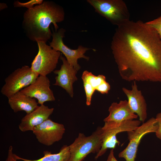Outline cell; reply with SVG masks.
I'll return each instance as SVG.
<instances>
[{
    "instance_id": "6da1fadb",
    "label": "cell",
    "mask_w": 161,
    "mask_h": 161,
    "mask_svg": "<svg viewBox=\"0 0 161 161\" xmlns=\"http://www.w3.org/2000/svg\"><path fill=\"white\" fill-rule=\"evenodd\" d=\"M111 47L123 80L161 82V39L146 22L129 20L117 27Z\"/></svg>"
},
{
    "instance_id": "7a4b0ae2",
    "label": "cell",
    "mask_w": 161,
    "mask_h": 161,
    "mask_svg": "<svg viewBox=\"0 0 161 161\" xmlns=\"http://www.w3.org/2000/svg\"><path fill=\"white\" fill-rule=\"evenodd\" d=\"M64 18L62 7L52 1H44L25 12L22 27L30 40L46 43L52 37L50 24H53L56 31L59 29L57 23L63 21Z\"/></svg>"
},
{
    "instance_id": "3957f363",
    "label": "cell",
    "mask_w": 161,
    "mask_h": 161,
    "mask_svg": "<svg viewBox=\"0 0 161 161\" xmlns=\"http://www.w3.org/2000/svg\"><path fill=\"white\" fill-rule=\"evenodd\" d=\"M95 11L118 27L130 20L126 4L122 0H87Z\"/></svg>"
},
{
    "instance_id": "277c9868",
    "label": "cell",
    "mask_w": 161,
    "mask_h": 161,
    "mask_svg": "<svg viewBox=\"0 0 161 161\" xmlns=\"http://www.w3.org/2000/svg\"><path fill=\"white\" fill-rule=\"evenodd\" d=\"M103 143L102 127H99L90 136L79 133L74 142L69 146L70 161H83L91 153H97Z\"/></svg>"
},
{
    "instance_id": "5b68a950",
    "label": "cell",
    "mask_w": 161,
    "mask_h": 161,
    "mask_svg": "<svg viewBox=\"0 0 161 161\" xmlns=\"http://www.w3.org/2000/svg\"><path fill=\"white\" fill-rule=\"evenodd\" d=\"M139 120H130L120 122H105L102 127L103 143L102 147L95 157V160L103 155L109 148L114 149L120 142L117 138V135L123 132H128L135 129L140 126Z\"/></svg>"
},
{
    "instance_id": "8992f818",
    "label": "cell",
    "mask_w": 161,
    "mask_h": 161,
    "mask_svg": "<svg viewBox=\"0 0 161 161\" xmlns=\"http://www.w3.org/2000/svg\"><path fill=\"white\" fill-rule=\"evenodd\" d=\"M38 53L31 63L32 70L39 75L47 76L56 67L61 53L43 41L36 42Z\"/></svg>"
},
{
    "instance_id": "52a82bcc",
    "label": "cell",
    "mask_w": 161,
    "mask_h": 161,
    "mask_svg": "<svg viewBox=\"0 0 161 161\" xmlns=\"http://www.w3.org/2000/svg\"><path fill=\"white\" fill-rule=\"evenodd\" d=\"M38 76L30 67L27 65L22 66L5 78L1 92L8 98L32 83Z\"/></svg>"
},
{
    "instance_id": "ba28073f",
    "label": "cell",
    "mask_w": 161,
    "mask_h": 161,
    "mask_svg": "<svg viewBox=\"0 0 161 161\" xmlns=\"http://www.w3.org/2000/svg\"><path fill=\"white\" fill-rule=\"evenodd\" d=\"M158 128L155 118L152 117L137 127L127 132L129 143L127 147L118 154L119 158L126 161H135L139 145L142 138L146 134L155 133Z\"/></svg>"
},
{
    "instance_id": "9c48e42d",
    "label": "cell",
    "mask_w": 161,
    "mask_h": 161,
    "mask_svg": "<svg viewBox=\"0 0 161 161\" xmlns=\"http://www.w3.org/2000/svg\"><path fill=\"white\" fill-rule=\"evenodd\" d=\"M52 31V39L49 42V45L55 50L63 54L70 65L78 71L79 70L81 67L78 63V59L83 58L89 61V57L84 54L91 49L81 45H79L76 49H70L65 45L63 41L66 32L65 29L61 28L56 31L53 30Z\"/></svg>"
},
{
    "instance_id": "30bf717a",
    "label": "cell",
    "mask_w": 161,
    "mask_h": 161,
    "mask_svg": "<svg viewBox=\"0 0 161 161\" xmlns=\"http://www.w3.org/2000/svg\"><path fill=\"white\" fill-rule=\"evenodd\" d=\"M64 125L49 119L35 127L32 131L40 143L50 146L60 140L65 132Z\"/></svg>"
},
{
    "instance_id": "8fae6325",
    "label": "cell",
    "mask_w": 161,
    "mask_h": 161,
    "mask_svg": "<svg viewBox=\"0 0 161 161\" xmlns=\"http://www.w3.org/2000/svg\"><path fill=\"white\" fill-rule=\"evenodd\" d=\"M50 83L47 76L39 75L33 83L20 91L36 99L38 104L43 105L45 102L55 100L53 91L50 88Z\"/></svg>"
},
{
    "instance_id": "7c38bea8",
    "label": "cell",
    "mask_w": 161,
    "mask_h": 161,
    "mask_svg": "<svg viewBox=\"0 0 161 161\" xmlns=\"http://www.w3.org/2000/svg\"><path fill=\"white\" fill-rule=\"evenodd\" d=\"M86 97V104L91 103L92 95L95 91L103 94H107L110 86L106 80L105 76L102 75L96 76L87 70L83 72L82 77Z\"/></svg>"
},
{
    "instance_id": "4fadbf2b",
    "label": "cell",
    "mask_w": 161,
    "mask_h": 161,
    "mask_svg": "<svg viewBox=\"0 0 161 161\" xmlns=\"http://www.w3.org/2000/svg\"><path fill=\"white\" fill-rule=\"evenodd\" d=\"M60 58L62 62L59 69L53 71L57 75L53 85L58 86L64 89L72 97L74 95L73 85L78 80L76 74L78 71L71 66L61 54Z\"/></svg>"
},
{
    "instance_id": "5bb4252c",
    "label": "cell",
    "mask_w": 161,
    "mask_h": 161,
    "mask_svg": "<svg viewBox=\"0 0 161 161\" xmlns=\"http://www.w3.org/2000/svg\"><path fill=\"white\" fill-rule=\"evenodd\" d=\"M122 90L127 97L132 111L138 116L140 121L144 123L147 117V104L141 91L138 89L136 82L133 81L131 90L123 87Z\"/></svg>"
},
{
    "instance_id": "9a60e30c",
    "label": "cell",
    "mask_w": 161,
    "mask_h": 161,
    "mask_svg": "<svg viewBox=\"0 0 161 161\" xmlns=\"http://www.w3.org/2000/svg\"><path fill=\"white\" fill-rule=\"evenodd\" d=\"M54 109L44 104L38 106L34 111L27 114L22 118L18 125L19 129L22 132L32 131L35 127L49 119Z\"/></svg>"
},
{
    "instance_id": "2e32d148",
    "label": "cell",
    "mask_w": 161,
    "mask_h": 161,
    "mask_svg": "<svg viewBox=\"0 0 161 161\" xmlns=\"http://www.w3.org/2000/svg\"><path fill=\"white\" fill-rule=\"evenodd\" d=\"M109 115L103 120L105 122H120L133 120L138 116L130 109L128 101L120 100L118 103L113 102L109 106Z\"/></svg>"
},
{
    "instance_id": "e0dca14e",
    "label": "cell",
    "mask_w": 161,
    "mask_h": 161,
    "mask_svg": "<svg viewBox=\"0 0 161 161\" xmlns=\"http://www.w3.org/2000/svg\"><path fill=\"white\" fill-rule=\"evenodd\" d=\"M8 103L15 112L22 111L29 114L38 106L35 98L29 96L21 91L8 97Z\"/></svg>"
},
{
    "instance_id": "ac0fdd59",
    "label": "cell",
    "mask_w": 161,
    "mask_h": 161,
    "mask_svg": "<svg viewBox=\"0 0 161 161\" xmlns=\"http://www.w3.org/2000/svg\"><path fill=\"white\" fill-rule=\"evenodd\" d=\"M44 156L38 159L31 160L20 157L16 154L17 159L24 161H70V154L69 146L63 145L58 153L52 154L51 152L45 151L44 152Z\"/></svg>"
},
{
    "instance_id": "d6986e66",
    "label": "cell",
    "mask_w": 161,
    "mask_h": 161,
    "mask_svg": "<svg viewBox=\"0 0 161 161\" xmlns=\"http://www.w3.org/2000/svg\"><path fill=\"white\" fill-rule=\"evenodd\" d=\"M44 1L43 0H31L26 2L22 3L18 1H16L14 2L13 4L14 7H25L30 9L36 5L41 4Z\"/></svg>"
},
{
    "instance_id": "ffe728a7",
    "label": "cell",
    "mask_w": 161,
    "mask_h": 161,
    "mask_svg": "<svg viewBox=\"0 0 161 161\" xmlns=\"http://www.w3.org/2000/svg\"><path fill=\"white\" fill-rule=\"evenodd\" d=\"M146 23L156 30L161 39V16Z\"/></svg>"
},
{
    "instance_id": "44dd1931",
    "label": "cell",
    "mask_w": 161,
    "mask_h": 161,
    "mask_svg": "<svg viewBox=\"0 0 161 161\" xmlns=\"http://www.w3.org/2000/svg\"><path fill=\"white\" fill-rule=\"evenodd\" d=\"M158 125V128L155 132L156 137L161 140V112L158 113L155 118Z\"/></svg>"
},
{
    "instance_id": "7402d4cb",
    "label": "cell",
    "mask_w": 161,
    "mask_h": 161,
    "mask_svg": "<svg viewBox=\"0 0 161 161\" xmlns=\"http://www.w3.org/2000/svg\"><path fill=\"white\" fill-rule=\"evenodd\" d=\"M5 161H19L16 157V154L13 153V147L10 145L8 150L7 155Z\"/></svg>"
},
{
    "instance_id": "603a6c76",
    "label": "cell",
    "mask_w": 161,
    "mask_h": 161,
    "mask_svg": "<svg viewBox=\"0 0 161 161\" xmlns=\"http://www.w3.org/2000/svg\"><path fill=\"white\" fill-rule=\"evenodd\" d=\"M106 161H118L114 157V149L110 150Z\"/></svg>"
},
{
    "instance_id": "cb8c5ba5",
    "label": "cell",
    "mask_w": 161,
    "mask_h": 161,
    "mask_svg": "<svg viewBox=\"0 0 161 161\" xmlns=\"http://www.w3.org/2000/svg\"><path fill=\"white\" fill-rule=\"evenodd\" d=\"M7 6L6 4L4 3H0V10H1L4 9L6 8Z\"/></svg>"
}]
</instances>
